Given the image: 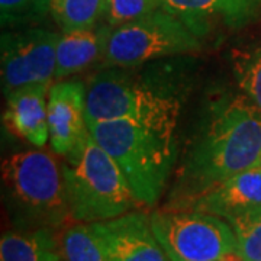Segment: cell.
I'll return each mask as SVG.
<instances>
[{
	"label": "cell",
	"instance_id": "obj_1",
	"mask_svg": "<svg viewBox=\"0 0 261 261\" xmlns=\"http://www.w3.org/2000/svg\"><path fill=\"white\" fill-rule=\"evenodd\" d=\"M260 163L261 108L241 92L224 94L187 142L163 207L189 209L199 197Z\"/></svg>",
	"mask_w": 261,
	"mask_h": 261
},
{
	"label": "cell",
	"instance_id": "obj_2",
	"mask_svg": "<svg viewBox=\"0 0 261 261\" xmlns=\"http://www.w3.org/2000/svg\"><path fill=\"white\" fill-rule=\"evenodd\" d=\"M177 123L132 119L89 123L90 135L116 163L140 205H157L177 166Z\"/></svg>",
	"mask_w": 261,
	"mask_h": 261
},
{
	"label": "cell",
	"instance_id": "obj_3",
	"mask_svg": "<svg viewBox=\"0 0 261 261\" xmlns=\"http://www.w3.org/2000/svg\"><path fill=\"white\" fill-rule=\"evenodd\" d=\"M2 199L16 231L61 229L71 219L61 166L39 148L3 160Z\"/></svg>",
	"mask_w": 261,
	"mask_h": 261
},
{
	"label": "cell",
	"instance_id": "obj_4",
	"mask_svg": "<svg viewBox=\"0 0 261 261\" xmlns=\"http://www.w3.org/2000/svg\"><path fill=\"white\" fill-rule=\"evenodd\" d=\"M64 159L61 171L74 222L108 221L140 205L116 163L92 135Z\"/></svg>",
	"mask_w": 261,
	"mask_h": 261
},
{
	"label": "cell",
	"instance_id": "obj_5",
	"mask_svg": "<svg viewBox=\"0 0 261 261\" xmlns=\"http://www.w3.org/2000/svg\"><path fill=\"white\" fill-rule=\"evenodd\" d=\"M129 67H106L86 84L87 125L132 119L178 122L181 103L171 89L129 73Z\"/></svg>",
	"mask_w": 261,
	"mask_h": 261
},
{
	"label": "cell",
	"instance_id": "obj_6",
	"mask_svg": "<svg viewBox=\"0 0 261 261\" xmlns=\"http://www.w3.org/2000/svg\"><path fill=\"white\" fill-rule=\"evenodd\" d=\"M203 48L202 39L163 8L112 28L105 67H137L167 57L189 56Z\"/></svg>",
	"mask_w": 261,
	"mask_h": 261
},
{
	"label": "cell",
	"instance_id": "obj_7",
	"mask_svg": "<svg viewBox=\"0 0 261 261\" xmlns=\"http://www.w3.org/2000/svg\"><path fill=\"white\" fill-rule=\"evenodd\" d=\"M149 219L170 261H212L238 251L232 226L216 215L161 207Z\"/></svg>",
	"mask_w": 261,
	"mask_h": 261
},
{
	"label": "cell",
	"instance_id": "obj_8",
	"mask_svg": "<svg viewBox=\"0 0 261 261\" xmlns=\"http://www.w3.org/2000/svg\"><path fill=\"white\" fill-rule=\"evenodd\" d=\"M58 37L39 27L9 29L2 35L0 75L5 96L29 84L53 83Z\"/></svg>",
	"mask_w": 261,
	"mask_h": 261
},
{
	"label": "cell",
	"instance_id": "obj_9",
	"mask_svg": "<svg viewBox=\"0 0 261 261\" xmlns=\"http://www.w3.org/2000/svg\"><path fill=\"white\" fill-rule=\"evenodd\" d=\"M90 226L106 261H170L144 212L130 211Z\"/></svg>",
	"mask_w": 261,
	"mask_h": 261
},
{
	"label": "cell",
	"instance_id": "obj_10",
	"mask_svg": "<svg viewBox=\"0 0 261 261\" xmlns=\"http://www.w3.org/2000/svg\"><path fill=\"white\" fill-rule=\"evenodd\" d=\"M49 145L57 155L68 157L90 135L86 111V84L74 79L56 80L48 92Z\"/></svg>",
	"mask_w": 261,
	"mask_h": 261
},
{
	"label": "cell",
	"instance_id": "obj_11",
	"mask_svg": "<svg viewBox=\"0 0 261 261\" xmlns=\"http://www.w3.org/2000/svg\"><path fill=\"white\" fill-rule=\"evenodd\" d=\"M197 37L244 28L261 15V0H157Z\"/></svg>",
	"mask_w": 261,
	"mask_h": 261
},
{
	"label": "cell",
	"instance_id": "obj_12",
	"mask_svg": "<svg viewBox=\"0 0 261 261\" xmlns=\"http://www.w3.org/2000/svg\"><path fill=\"white\" fill-rule=\"evenodd\" d=\"M189 209L216 215L226 222L261 212V164L228 178Z\"/></svg>",
	"mask_w": 261,
	"mask_h": 261
},
{
	"label": "cell",
	"instance_id": "obj_13",
	"mask_svg": "<svg viewBox=\"0 0 261 261\" xmlns=\"http://www.w3.org/2000/svg\"><path fill=\"white\" fill-rule=\"evenodd\" d=\"M51 83L23 86L6 97L3 119L10 129L35 148L49 142L48 128V92Z\"/></svg>",
	"mask_w": 261,
	"mask_h": 261
},
{
	"label": "cell",
	"instance_id": "obj_14",
	"mask_svg": "<svg viewBox=\"0 0 261 261\" xmlns=\"http://www.w3.org/2000/svg\"><path fill=\"white\" fill-rule=\"evenodd\" d=\"M112 28L100 23L90 29L61 32L57 42L54 80H64L105 60Z\"/></svg>",
	"mask_w": 261,
	"mask_h": 261
},
{
	"label": "cell",
	"instance_id": "obj_15",
	"mask_svg": "<svg viewBox=\"0 0 261 261\" xmlns=\"http://www.w3.org/2000/svg\"><path fill=\"white\" fill-rule=\"evenodd\" d=\"M60 229L9 231L0 240V261H63Z\"/></svg>",
	"mask_w": 261,
	"mask_h": 261
},
{
	"label": "cell",
	"instance_id": "obj_16",
	"mask_svg": "<svg viewBox=\"0 0 261 261\" xmlns=\"http://www.w3.org/2000/svg\"><path fill=\"white\" fill-rule=\"evenodd\" d=\"M106 0H51V16L61 32L90 29L103 23Z\"/></svg>",
	"mask_w": 261,
	"mask_h": 261
},
{
	"label": "cell",
	"instance_id": "obj_17",
	"mask_svg": "<svg viewBox=\"0 0 261 261\" xmlns=\"http://www.w3.org/2000/svg\"><path fill=\"white\" fill-rule=\"evenodd\" d=\"M231 60L240 92L261 108V41L235 48Z\"/></svg>",
	"mask_w": 261,
	"mask_h": 261
},
{
	"label": "cell",
	"instance_id": "obj_18",
	"mask_svg": "<svg viewBox=\"0 0 261 261\" xmlns=\"http://www.w3.org/2000/svg\"><path fill=\"white\" fill-rule=\"evenodd\" d=\"M63 261H106L90 224L77 222L60 232Z\"/></svg>",
	"mask_w": 261,
	"mask_h": 261
},
{
	"label": "cell",
	"instance_id": "obj_19",
	"mask_svg": "<svg viewBox=\"0 0 261 261\" xmlns=\"http://www.w3.org/2000/svg\"><path fill=\"white\" fill-rule=\"evenodd\" d=\"M51 15V0H0V22L8 29L35 27Z\"/></svg>",
	"mask_w": 261,
	"mask_h": 261
},
{
	"label": "cell",
	"instance_id": "obj_20",
	"mask_svg": "<svg viewBox=\"0 0 261 261\" xmlns=\"http://www.w3.org/2000/svg\"><path fill=\"white\" fill-rule=\"evenodd\" d=\"M228 224L237 235L244 261H261V212L237 218Z\"/></svg>",
	"mask_w": 261,
	"mask_h": 261
},
{
	"label": "cell",
	"instance_id": "obj_21",
	"mask_svg": "<svg viewBox=\"0 0 261 261\" xmlns=\"http://www.w3.org/2000/svg\"><path fill=\"white\" fill-rule=\"evenodd\" d=\"M160 8L157 0H106L103 23L111 28L140 19Z\"/></svg>",
	"mask_w": 261,
	"mask_h": 261
},
{
	"label": "cell",
	"instance_id": "obj_22",
	"mask_svg": "<svg viewBox=\"0 0 261 261\" xmlns=\"http://www.w3.org/2000/svg\"><path fill=\"white\" fill-rule=\"evenodd\" d=\"M212 261H244V258L241 257L240 251H232L228 252V254H225L222 257H219V258H216V260Z\"/></svg>",
	"mask_w": 261,
	"mask_h": 261
},
{
	"label": "cell",
	"instance_id": "obj_23",
	"mask_svg": "<svg viewBox=\"0 0 261 261\" xmlns=\"http://www.w3.org/2000/svg\"><path fill=\"white\" fill-rule=\"evenodd\" d=\"M260 164H261V163H260Z\"/></svg>",
	"mask_w": 261,
	"mask_h": 261
}]
</instances>
